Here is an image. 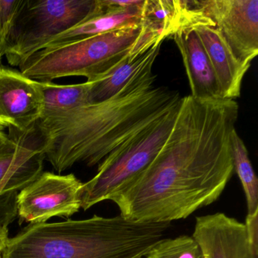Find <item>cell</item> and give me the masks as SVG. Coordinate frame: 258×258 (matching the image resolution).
Here are the masks:
<instances>
[{
    "mask_svg": "<svg viewBox=\"0 0 258 258\" xmlns=\"http://www.w3.org/2000/svg\"><path fill=\"white\" fill-rule=\"evenodd\" d=\"M232 99L182 98L173 129L147 168L111 201L140 223H171L215 202L234 173Z\"/></svg>",
    "mask_w": 258,
    "mask_h": 258,
    "instance_id": "obj_1",
    "label": "cell"
},
{
    "mask_svg": "<svg viewBox=\"0 0 258 258\" xmlns=\"http://www.w3.org/2000/svg\"><path fill=\"white\" fill-rule=\"evenodd\" d=\"M155 81L149 66L107 100L39 120L31 135L45 160L58 173L80 163L93 167L159 121L182 97Z\"/></svg>",
    "mask_w": 258,
    "mask_h": 258,
    "instance_id": "obj_2",
    "label": "cell"
},
{
    "mask_svg": "<svg viewBox=\"0 0 258 258\" xmlns=\"http://www.w3.org/2000/svg\"><path fill=\"white\" fill-rule=\"evenodd\" d=\"M170 227L121 215L30 224L9 238L2 258H143Z\"/></svg>",
    "mask_w": 258,
    "mask_h": 258,
    "instance_id": "obj_3",
    "label": "cell"
},
{
    "mask_svg": "<svg viewBox=\"0 0 258 258\" xmlns=\"http://www.w3.org/2000/svg\"><path fill=\"white\" fill-rule=\"evenodd\" d=\"M145 33L141 23L89 37L30 57L20 72L39 83L81 76L93 82L117 66L138 44Z\"/></svg>",
    "mask_w": 258,
    "mask_h": 258,
    "instance_id": "obj_4",
    "label": "cell"
},
{
    "mask_svg": "<svg viewBox=\"0 0 258 258\" xmlns=\"http://www.w3.org/2000/svg\"><path fill=\"white\" fill-rule=\"evenodd\" d=\"M97 0H23L0 56L19 67L49 40L96 15Z\"/></svg>",
    "mask_w": 258,
    "mask_h": 258,
    "instance_id": "obj_5",
    "label": "cell"
},
{
    "mask_svg": "<svg viewBox=\"0 0 258 258\" xmlns=\"http://www.w3.org/2000/svg\"><path fill=\"white\" fill-rule=\"evenodd\" d=\"M180 103L99 164L96 176L81 188V208L87 211L96 204L111 200L147 168L168 138Z\"/></svg>",
    "mask_w": 258,
    "mask_h": 258,
    "instance_id": "obj_6",
    "label": "cell"
},
{
    "mask_svg": "<svg viewBox=\"0 0 258 258\" xmlns=\"http://www.w3.org/2000/svg\"><path fill=\"white\" fill-rule=\"evenodd\" d=\"M83 185L73 173L43 172L20 190L16 198L18 214L31 224L45 223L54 217H72L81 208Z\"/></svg>",
    "mask_w": 258,
    "mask_h": 258,
    "instance_id": "obj_7",
    "label": "cell"
},
{
    "mask_svg": "<svg viewBox=\"0 0 258 258\" xmlns=\"http://www.w3.org/2000/svg\"><path fill=\"white\" fill-rule=\"evenodd\" d=\"M241 62L258 55V0H196Z\"/></svg>",
    "mask_w": 258,
    "mask_h": 258,
    "instance_id": "obj_8",
    "label": "cell"
},
{
    "mask_svg": "<svg viewBox=\"0 0 258 258\" xmlns=\"http://www.w3.org/2000/svg\"><path fill=\"white\" fill-rule=\"evenodd\" d=\"M43 108L40 83L18 71L0 68V124L28 135L41 119Z\"/></svg>",
    "mask_w": 258,
    "mask_h": 258,
    "instance_id": "obj_9",
    "label": "cell"
},
{
    "mask_svg": "<svg viewBox=\"0 0 258 258\" xmlns=\"http://www.w3.org/2000/svg\"><path fill=\"white\" fill-rule=\"evenodd\" d=\"M191 236L204 258H248L244 223L223 213L196 217Z\"/></svg>",
    "mask_w": 258,
    "mask_h": 258,
    "instance_id": "obj_10",
    "label": "cell"
},
{
    "mask_svg": "<svg viewBox=\"0 0 258 258\" xmlns=\"http://www.w3.org/2000/svg\"><path fill=\"white\" fill-rule=\"evenodd\" d=\"M191 27L197 33L209 57L222 99L235 100L241 95L243 78L250 64L241 62L234 55L213 23L196 24Z\"/></svg>",
    "mask_w": 258,
    "mask_h": 258,
    "instance_id": "obj_11",
    "label": "cell"
},
{
    "mask_svg": "<svg viewBox=\"0 0 258 258\" xmlns=\"http://www.w3.org/2000/svg\"><path fill=\"white\" fill-rule=\"evenodd\" d=\"M172 37L182 55L191 96L200 99H222L209 57L196 31L186 27Z\"/></svg>",
    "mask_w": 258,
    "mask_h": 258,
    "instance_id": "obj_12",
    "label": "cell"
},
{
    "mask_svg": "<svg viewBox=\"0 0 258 258\" xmlns=\"http://www.w3.org/2000/svg\"><path fill=\"white\" fill-rule=\"evenodd\" d=\"M116 0H98L99 13L47 42L42 49H55L89 37L141 22L142 7L123 9Z\"/></svg>",
    "mask_w": 258,
    "mask_h": 258,
    "instance_id": "obj_13",
    "label": "cell"
},
{
    "mask_svg": "<svg viewBox=\"0 0 258 258\" xmlns=\"http://www.w3.org/2000/svg\"><path fill=\"white\" fill-rule=\"evenodd\" d=\"M13 135L19 139L17 148L0 157V197L22 190L43 172L44 156L31 134Z\"/></svg>",
    "mask_w": 258,
    "mask_h": 258,
    "instance_id": "obj_14",
    "label": "cell"
},
{
    "mask_svg": "<svg viewBox=\"0 0 258 258\" xmlns=\"http://www.w3.org/2000/svg\"><path fill=\"white\" fill-rule=\"evenodd\" d=\"M201 19L196 0H145L142 7V26L164 39Z\"/></svg>",
    "mask_w": 258,
    "mask_h": 258,
    "instance_id": "obj_15",
    "label": "cell"
},
{
    "mask_svg": "<svg viewBox=\"0 0 258 258\" xmlns=\"http://www.w3.org/2000/svg\"><path fill=\"white\" fill-rule=\"evenodd\" d=\"M164 39L140 49H133L117 66L92 83L90 104L102 102L117 94L131 80L149 66H153Z\"/></svg>",
    "mask_w": 258,
    "mask_h": 258,
    "instance_id": "obj_16",
    "label": "cell"
},
{
    "mask_svg": "<svg viewBox=\"0 0 258 258\" xmlns=\"http://www.w3.org/2000/svg\"><path fill=\"white\" fill-rule=\"evenodd\" d=\"M40 85L44 96V108L40 120L50 118L90 104L91 82L73 85L40 83Z\"/></svg>",
    "mask_w": 258,
    "mask_h": 258,
    "instance_id": "obj_17",
    "label": "cell"
},
{
    "mask_svg": "<svg viewBox=\"0 0 258 258\" xmlns=\"http://www.w3.org/2000/svg\"><path fill=\"white\" fill-rule=\"evenodd\" d=\"M230 146L234 171L244 189L247 214H252L258 211V179L249 159L247 147L235 129L231 134Z\"/></svg>",
    "mask_w": 258,
    "mask_h": 258,
    "instance_id": "obj_18",
    "label": "cell"
},
{
    "mask_svg": "<svg viewBox=\"0 0 258 258\" xmlns=\"http://www.w3.org/2000/svg\"><path fill=\"white\" fill-rule=\"evenodd\" d=\"M145 256L146 258H204L199 243L192 236L188 235L163 238Z\"/></svg>",
    "mask_w": 258,
    "mask_h": 258,
    "instance_id": "obj_19",
    "label": "cell"
},
{
    "mask_svg": "<svg viewBox=\"0 0 258 258\" xmlns=\"http://www.w3.org/2000/svg\"><path fill=\"white\" fill-rule=\"evenodd\" d=\"M23 0H0V49L10 34Z\"/></svg>",
    "mask_w": 258,
    "mask_h": 258,
    "instance_id": "obj_20",
    "label": "cell"
},
{
    "mask_svg": "<svg viewBox=\"0 0 258 258\" xmlns=\"http://www.w3.org/2000/svg\"><path fill=\"white\" fill-rule=\"evenodd\" d=\"M248 258H258V211L247 214L244 223Z\"/></svg>",
    "mask_w": 258,
    "mask_h": 258,
    "instance_id": "obj_21",
    "label": "cell"
},
{
    "mask_svg": "<svg viewBox=\"0 0 258 258\" xmlns=\"http://www.w3.org/2000/svg\"><path fill=\"white\" fill-rule=\"evenodd\" d=\"M18 145L19 139L17 137L12 134L7 136L3 131H0V157L14 151Z\"/></svg>",
    "mask_w": 258,
    "mask_h": 258,
    "instance_id": "obj_22",
    "label": "cell"
},
{
    "mask_svg": "<svg viewBox=\"0 0 258 258\" xmlns=\"http://www.w3.org/2000/svg\"><path fill=\"white\" fill-rule=\"evenodd\" d=\"M8 227L0 220V250H4L9 241Z\"/></svg>",
    "mask_w": 258,
    "mask_h": 258,
    "instance_id": "obj_23",
    "label": "cell"
},
{
    "mask_svg": "<svg viewBox=\"0 0 258 258\" xmlns=\"http://www.w3.org/2000/svg\"><path fill=\"white\" fill-rule=\"evenodd\" d=\"M1 59H2V57L0 56V68L2 67V64H1ZM4 128V126H3L2 125L0 124V131H3Z\"/></svg>",
    "mask_w": 258,
    "mask_h": 258,
    "instance_id": "obj_24",
    "label": "cell"
},
{
    "mask_svg": "<svg viewBox=\"0 0 258 258\" xmlns=\"http://www.w3.org/2000/svg\"><path fill=\"white\" fill-rule=\"evenodd\" d=\"M2 250H0V258H2V255H1V253H2Z\"/></svg>",
    "mask_w": 258,
    "mask_h": 258,
    "instance_id": "obj_25",
    "label": "cell"
}]
</instances>
